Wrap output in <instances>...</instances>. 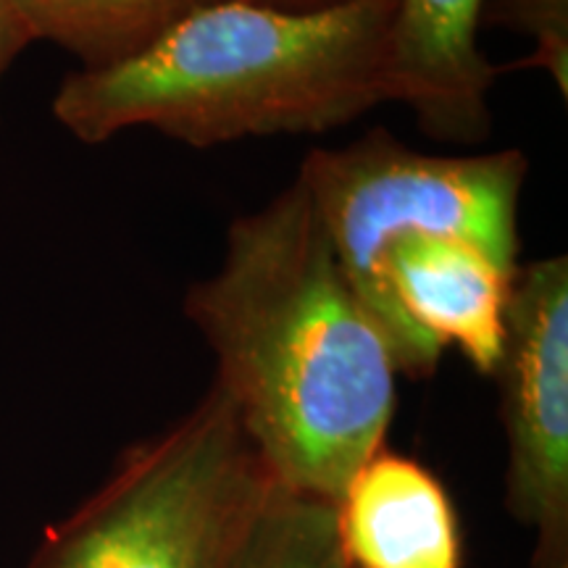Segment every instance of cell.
I'll return each instance as SVG.
<instances>
[{
	"instance_id": "3",
	"label": "cell",
	"mask_w": 568,
	"mask_h": 568,
	"mask_svg": "<svg viewBox=\"0 0 568 568\" xmlns=\"http://www.w3.org/2000/svg\"><path fill=\"white\" fill-rule=\"evenodd\" d=\"M529 161L516 148L485 155H435L372 130L345 148H316L297 182L308 193L353 293L385 332L400 376L437 372L443 347L408 322L385 280V258L406 234L477 245L518 272V205Z\"/></svg>"
},
{
	"instance_id": "1",
	"label": "cell",
	"mask_w": 568,
	"mask_h": 568,
	"mask_svg": "<svg viewBox=\"0 0 568 568\" xmlns=\"http://www.w3.org/2000/svg\"><path fill=\"white\" fill-rule=\"evenodd\" d=\"M184 314L272 477L337 503L387 445L400 368L301 182L230 226L222 266L190 287Z\"/></svg>"
},
{
	"instance_id": "11",
	"label": "cell",
	"mask_w": 568,
	"mask_h": 568,
	"mask_svg": "<svg viewBox=\"0 0 568 568\" xmlns=\"http://www.w3.org/2000/svg\"><path fill=\"white\" fill-rule=\"evenodd\" d=\"M481 19L497 21L535 42L518 67L545 69L560 98H568V0H485Z\"/></svg>"
},
{
	"instance_id": "10",
	"label": "cell",
	"mask_w": 568,
	"mask_h": 568,
	"mask_svg": "<svg viewBox=\"0 0 568 568\" xmlns=\"http://www.w3.org/2000/svg\"><path fill=\"white\" fill-rule=\"evenodd\" d=\"M224 568H353L337 529V503L268 487Z\"/></svg>"
},
{
	"instance_id": "13",
	"label": "cell",
	"mask_w": 568,
	"mask_h": 568,
	"mask_svg": "<svg viewBox=\"0 0 568 568\" xmlns=\"http://www.w3.org/2000/svg\"><path fill=\"white\" fill-rule=\"evenodd\" d=\"M243 3L261 6V9H272L282 13H322L358 3V0H243Z\"/></svg>"
},
{
	"instance_id": "12",
	"label": "cell",
	"mask_w": 568,
	"mask_h": 568,
	"mask_svg": "<svg viewBox=\"0 0 568 568\" xmlns=\"http://www.w3.org/2000/svg\"><path fill=\"white\" fill-rule=\"evenodd\" d=\"M32 42V34L21 21L13 0H0V82L17 55Z\"/></svg>"
},
{
	"instance_id": "14",
	"label": "cell",
	"mask_w": 568,
	"mask_h": 568,
	"mask_svg": "<svg viewBox=\"0 0 568 568\" xmlns=\"http://www.w3.org/2000/svg\"><path fill=\"white\" fill-rule=\"evenodd\" d=\"M552 568H568V560H566V564H558V566H552Z\"/></svg>"
},
{
	"instance_id": "7",
	"label": "cell",
	"mask_w": 568,
	"mask_h": 568,
	"mask_svg": "<svg viewBox=\"0 0 568 568\" xmlns=\"http://www.w3.org/2000/svg\"><path fill=\"white\" fill-rule=\"evenodd\" d=\"M514 276L477 245L439 234H406L385 258L400 314L443 351L456 345L485 376L500 364Z\"/></svg>"
},
{
	"instance_id": "9",
	"label": "cell",
	"mask_w": 568,
	"mask_h": 568,
	"mask_svg": "<svg viewBox=\"0 0 568 568\" xmlns=\"http://www.w3.org/2000/svg\"><path fill=\"white\" fill-rule=\"evenodd\" d=\"M216 0H13L32 40L67 48L82 69L119 63Z\"/></svg>"
},
{
	"instance_id": "6",
	"label": "cell",
	"mask_w": 568,
	"mask_h": 568,
	"mask_svg": "<svg viewBox=\"0 0 568 568\" xmlns=\"http://www.w3.org/2000/svg\"><path fill=\"white\" fill-rule=\"evenodd\" d=\"M485 0H395L387 38V101L447 142L487 138L497 69L479 48Z\"/></svg>"
},
{
	"instance_id": "8",
	"label": "cell",
	"mask_w": 568,
	"mask_h": 568,
	"mask_svg": "<svg viewBox=\"0 0 568 568\" xmlns=\"http://www.w3.org/2000/svg\"><path fill=\"white\" fill-rule=\"evenodd\" d=\"M337 529L353 568H460L458 518L443 481L387 445L345 485Z\"/></svg>"
},
{
	"instance_id": "2",
	"label": "cell",
	"mask_w": 568,
	"mask_h": 568,
	"mask_svg": "<svg viewBox=\"0 0 568 568\" xmlns=\"http://www.w3.org/2000/svg\"><path fill=\"white\" fill-rule=\"evenodd\" d=\"M395 0L282 13L216 0L130 59L61 82L53 116L77 140L151 126L193 148L318 134L387 103Z\"/></svg>"
},
{
	"instance_id": "5",
	"label": "cell",
	"mask_w": 568,
	"mask_h": 568,
	"mask_svg": "<svg viewBox=\"0 0 568 568\" xmlns=\"http://www.w3.org/2000/svg\"><path fill=\"white\" fill-rule=\"evenodd\" d=\"M506 426V508L535 531L531 568L568 560V258L518 266L495 368Z\"/></svg>"
},
{
	"instance_id": "4",
	"label": "cell",
	"mask_w": 568,
	"mask_h": 568,
	"mask_svg": "<svg viewBox=\"0 0 568 568\" xmlns=\"http://www.w3.org/2000/svg\"><path fill=\"white\" fill-rule=\"evenodd\" d=\"M272 485L230 397L213 385L172 426L126 447L24 568H224Z\"/></svg>"
}]
</instances>
